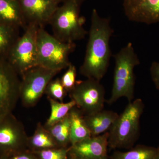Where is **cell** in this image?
<instances>
[{"label":"cell","instance_id":"cell-1","mask_svg":"<svg viewBox=\"0 0 159 159\" xmlns=\"http://www.w3.org/2000/svg\"><path fill=\"white\" fill-rule=\"evenodd\" d=\"M109 18L99 16L97 9L92 12L91 27L85 57L80 73L87 78L100 81L110 64L111 52L110 40L114 33Z\"/></svg>","mask_w":159,"mask_h":159},{"label":"cell","instance_id":"cell-2","mask_svg":"<svg viewBox=\"0 0 159 159\" xmlns=\"http://www.w3.org/2000/svg\"><path fill=\"white\" fill-rule=\"evenodd\" d=\"M115 60L113 83L110 98L107 101L112 104L119 98L125 97L129 102L134 97L135 76L134 69L140 64V60L133 45L129 43L114 55Z\"/></svg>","mask_w":159,"mask_h":159},{"label":"cell","instance_id":"cell-3","mask_svg":"<svg viewBox=\"0 0 159 159\" xmlns=\"http://www.w3.org/2000/svg\"><path fill=\"white\" fill-rule=\"evenodd\" d=\"M144 108L141 99L129 102L108 131V147L113 149L132 148L139 138L140 118Z\"/></svg>","mask_w":159,"mask_h":159},{"label":"cell","instance_id":"cell-4","mask_svg":"<svg viewBox=\"0 0 159 159\" xmlns=\"http://www.w3.org/2000/svg\"><path fill=\"white\" fill-rule=\"evenodd\" d=\"M85 0H64L51 18L54 36L63 42L73 43L84 39L88 34L84 28L85 18L80 16Z\"/></svg>","mask_w":159,"mask_h":159},{"label":"cell","instance_id":"cell-5","mask_svg":"<svg viewBox=\"0 0 159 159\" xmlns=\"http://www.w3.org/2000/svg\"><path fill=\"white\" fill-rule=\"evenodd\" d=\"M38 66L60 72L70 64L69 56L76 48L74 42L66 43L49 34L44 28L38 31Z\"/></svg>","mask_w":159,"mask_h":159},{"label":"cell","instance_id":"cell-6","mask_svg":"<svg viewBox=\"0 0 159 159\" xmlns=\"http://www.w3.org/2000/svg\"><path fill=\"white\" fill-rule=\"evenodd\" d=\"M39 26L29 24L11 48L7 60L20 76L38 66L37 39Z\"/></svg>","mask_w":159,"mask_h":159},{"label":"cell","instance_id":"cell-7","mask_svg":"<svg viewBox=\"0 0 159 159\" xmlns=\"http://www.w3.org/2000/svg\"><path fill=\"white\" fill-rule=\"evenodd\" d=\"M69 93L83 114L89 115L103 110L105 90L98 80L92 78L78 80Z\"/></svg>","mask_w":159,"mask_h":159},{"label":"cell","instance_id":"cell-8","mask_svg":"<svg viewBox=\"0 0 159 159\" xmlns=\"http://www.w3.org/2000/svg\"><path fill=\"white\" fill-rule=\"evenodd\" d=\"M59 72L39 66L26 71L21 76L20 85V98L23 105L27 107L35 105L49 82Z\"/></svg>","mask_w":159,"mask_h":159},{"label":"cell","instance_id":"cell-9","mask_svg":"<svg viewBox=\"0 0 159 159\" xmlns=\"http://www.w3.org/2000/svg\"><path fill=\"white\" fill-rule=\"evenodd\" d=\"M19 76L7 59L0 57V119L12 113L20 98Z\"/></svg>","mask_w":159,"mask_h":159},{"label":"cell","instance_id":"cell-10","mask_svg":"<svg viewBox=\"0 0 159 159\" xmlns=\"http://www.w3.org/2000/svg\"><path fill=\"white\" fill-rule=\"evenodd\" d=\"M64 0H18L27 25L44 28L50 24L54 12Z\"/></svg>","mask_w":159,"mask_h":159},{"label":"cell","instance_id":"cell-11","mask_svg":"<svg viewBox=\"0 0 159 159\" xmlns=\"http://www.w3.org/2000/svg\"><path fill=\"white\" fill-rule=\"evenodd\" d=\"M123 7L131 21L147 25L159 23V0H123Z\"/></svg>","mask_w":159,"mask_h":159},{"label":"cell","instance_id":"cell-12","mask_svg":"<svg viewBox=\"0 0 159 159\" xmlns=\"http://www.w3.org/2000/svg\"><path fill=\"white\" fill-rule=\"evenodd\" d=\"M109 132L92 136L72 145L73 156L84 159H109L107 153Z\"/></svg>","mask_w":159,"mask_h":159},{"label":"cell","instance_id":"cell-13","mask_svg":"<svg viewBox=\"0 0 159 159\" xmlns=\"http://www.w3.org/2000/svg\"><path fill=\"white\" fill-rule=\"evenodd\" d=\"M25 128L12 113L0 119V147L14 148L27 139Z\"/></svg>","mask_w":159,"mask_h":159},{"label":"cell","instance_id":"cell-14","mask_svg":"<svg viewBox=\"0 0 159 159\" xmlns=\"http://www.w3.org/2000/svg\"><path fill=\"white\" fill-rule=\"evenodd\" d=\"M0 25L27 29L18 0H0Z\"/></svg>","mask_w":159,"mask_h":159},{"label":"cell","instance_id":"cell-15","mask_svg":"<svg viewBox=\"0 0 159 159\" xmlns=\"http://www.w3.org/2000/svg\"><path fill=\"white\" fill-rule=\"evenodd\" d=\"M119 116L114 111L102 110L84 118L92 136H97L109 131Z\"/></svg>","mask_w":159,"mask_h":159},{"label":"cell","instance_id":"cell-16","mask_svg":"<svg viewBox=\"0 0 159 159\" xmlns=\"http://www.w3.org/2000/svg\"><path fill=\"white\" fill-rule=\"evenodd\" d=\"M75 107L69 113L70 121V141L72 145L92 137L82 112Z\"/></svg>","mask_w":159,"mask_h":159},{"label":"cell","instance_id":"cell-17","mask_svg":"<svg viewBox=\"0 0 159 159\" xmlns=\"http://www.w3.org/2000/svg\"><path fill=\"white\" fill-rule=\"evenodd\" d=\"M158 147L139 145L126 152L116 151L109 159H153Z\"/></svg>","mask_w":159,"mask_h":159},{"label":"cell","instance_id":"cell-18","mask_svg":"<svg viewBox=\"0 0 159 159\" xmlns=\"http://www.w3.org/2000/svg\"><path fill=\"white\" fill-rule=\"evenodd\" d=\"M19 28L0 25V57L7 60L8 55L20 36Z\"/></svg>","mask_w":159,"mask_h":159},{"label":"cell","instance_id":"cell-19","mask_svg":"<svg viewBox=\"0 0 159 159\" xmlns=\"http://www.w3.org/2000/svg\"><path fill=\"white\" fill-rule=\"evenodd\" d=\"M49 99L51 113L46 125L50 127L66 116L70 111L76 106V103L73 100L66 103H62L57 102L52 98H49Z\"/></svg>","mask_w":159,"mask_h":159},{"label":"cell","instance_id":"cell-20","mask_svg":"<svg viewBox=\"0 0 159 159\" xmlns=\"http://www.w3.org/2000/svg\"><path fill=\"white\" fill-rule=\"evenodd\" d=\"M50 128L49 133L57 142L61 144L70 142V121L69 114Z\"/></svg>","mask_w":159,"mask_h":159},{"label":"cell","instance_id":"cell-21","mask_svg":"<svg viewBox=\"0 0 159 159\" xmlns=\"http://www.w3.org/2000/svg\"><path fill=\"white\" fill-rule=\"evenodd\" d=\"M31 142L34 147L39 148H48L54 147L53 138L49 131L39 126L31 138Z\"/></svg>","mask_w":159,"mask_h":159},{"label":"cell","instance_id":"cell-22","mask_svg":"<svg viewBox=\"0 0 159 159\" xmlns=\"http://www.w3.org/2000/svg\"><path fill=\"white\" fill-rule=\"evenodd\" d=\"M49 98L57 99L62 101L65 96L66 91L63 86L61 79L57 78L54 80H51L46 89Z\"/></svg>","mask_w":159,"mask_h":159},{"label":"cell","instance_id":"cell-23","mask_svg":"<svg viewBox=\"0 0 159 159\" xmlns=\"http://www.w3.org/2000/svg\"><path fill=\"white\" fill-rule=\"evenodd\" d=\"M77 69L71 63L67 67V70L63 75L61 81L63 86L67 92H70L76 84Z\"/></svg>","mask_w":159,"mask_h":159},{"label":"cell","instance_id":"cell-24","mask_svg":"<svg viewBox=\"0 0 159 159\" xmlns=\"http://www.w3.org/2000/svg\"><path fill=\"white\" fill-rule=\"evenodd\" d=\"M42 159H67L66 151L64 150H45L41 152Z\"/></svg>","mask_w":159,"mask_h":159},{"label":"cell","instance_id":"cell-25","mask_svg":"<svg viewBox=\"0 0 159 159\" xmlns=\"http://www.w3.org/2000/svg\"><path fill=\"white\" fill-rule=\"evenodd\" d=\"M151 79L157 89L159 90V62L153 61L150 68Z\"/></svg>","mask_w":159,"mask_h":159},{"label":"cell","instance_id":"cell-26","mask_svg":"<svg viewBox=\"0 0 159 159\" xmlns=\"http://www.w3.org/2000/svg\"><path fill=\"white\" fill-rule=\"evenodd\" d=\"M12 159H32L31 157L25 155H22L17 156L15 157Z\"/></svg>","mask_w":159,"mask_h":159},{"label":"cell","instance_id":"cell-27","mask_svg":"<svg viewBox=\"0 0 159 159\" xmlns=\"http://www.w3.org/2000/svg\"><path fill=\"white\" fill-rule=\"evenodd\" d=\"M153 159H159V147H158L157 152L156 155Z\"/></svg>","mask_w":159,"mask_h":159},{"label":"cell","instance_id":"cell-28","mask_svg":"<svg viewBox=\"0 0 159 159\" xmlns=\"http://www.w3.org/2000/svg\"><path fill=\"white\" fill-rule=\"evenodd\" d=\"M72 157H72V159H84L83 158H81L78 157L73 156H72Z\"/></svg>","mask_w":159,"mask_h":159}]
</instances>
